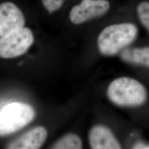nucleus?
I'll list each match as a JSON object with an SVG mask.
<instances>
[{"label":"nucleus","instance_id":"obj_10","mask_svg":"<svg viewBox=\"0 0 149 149\" xmlns=\"http://www.w3.org/2000/svg\"><path fill=\"white\" fill-rule=\"evenodd\" d=\"M82 142L80 137L75 134H68L52 145V149H82Z\"/></svg>","mask_w":149,"mask_h":149},{"label":"nucleus","instance_id":"obj_2","mask_svg":"<svg viewBox=\"0 0 149 149\" xmlns=\"http://www.w3.org/2000/svg\"><path fill=\"white\" fill-rule=\"evenodd\" d=\"M109 99L122 107L142 105L147 98V92L143 85L132 78L122 77L113 80L107 90Z\"/></svg>","mask_w":149,"mask_h":149},{"label":"nucleus","instance_id":"obj_9","mask_svg":"<svg viewBox=\"0 0 149 149\" xmlns=\"http://www.w3.org/2000/svg\"><path fill=\"white\" fill-rule=\"evenodd\" d=\"M120 56L126 62L149 68V47L126 48L120 53Z\"/></svg>","mask_w":149,"mask_h":149},{"label":"nucleus","instance_id":"obj_7","mask_svg":"<svg viewBox=\"0 0 149 149\" xmlns=\"http://www.w3.org/2000/svg\"><path fill=\"white\" fill-rule=\"evenodd\" d=\"M48 132L43 127L33 128L19 138L12 141L7 146V149H39L47 138Z\"/></svg>","mask_w":149,"mask_h":149},{"label":"nucleus","instance_id":"obj_1","mask_svg":"<svg viewBox=\"0 0 149 149\" xmlns=\"http://www.w3.org/2000/svg\"><path fill=\"white\" fill-rule=\"evenodd\" d=\"M138 28L132 22L114 23L105 27L97 38V46L103 55L113 56L135 41L138 35Z\"/></svg>","mask_w":149,"mask_h":149},{"label":"nucleus","instance_id":"obj_8","mask_svg":"<svg viewBox=\"0 0 149 149\" xmlns=\"http://www.w3.org/2000/svg\"><path fill=\"white\" fill-rule=\"evenodd\" d=\"M89 142L93 149H121V146L111 130L106 127L97 125L89 133Z\"/></svg>","mask_w":149,"mask_h":149},{"label":"nucleus","instance_id":"obj_3","mask_svg":"<svg viewBox=\"0 0 149 149\" xmlns=\"http://www.w3.org/2000/svg\"><path fill=\"white\" fill-rule=\"evenodd\" d=\"M36 116L31 106L24 103L13 102L6 104L0 111V135L13 133L27 126Z\"/></svg>","mask_w":149,"mask_h":149},{"label":"nucleus","instance_id":"obj_11","mask_svg":"<svg viewBox=\"0 0 149 149\" xmlns=\"http://www.w3.org/2000/svg\"><path fill=\"white\" fill-rule=\"evenodd\" d=\"M135 13L140 24L149 33V0H143L135 7Z\"/></svg>","mask_w":149,"mask_h":149},{"label":"nucleus","instance_id":"obj_6","mask_svg":"<svg viewBox=\"0 0 149 149\" xmlns=\"http://www.w3.org/2000/svg\"><path fill=\"white\" fill-rule=\"evenodd\" d=\"M26 17L18 5L11 1L0 5V37L25 27Z\"/></svg>","mask_w":149,"mask_h":149},{"label":"nucleus","instance_id":"obj_13","mask_svg":"<svg viewBox=\"0 0 149 149\" xmlns=\"http://www.w3.org/2000/svg\"><path fill=\"white\" fill-rule=\"evenodd\" d=\"M134 149H149V145H145V144H143V143H138V144H136L133 148Z\"/></svg>","mask_w":149,"mask_h":149},{"label":"nucleus","instance_id":"obj_12","mask_svg":"<svg viewBox=\"0 0 149 149\" xmlns=\"http://www.w3.org/2000/svg\"><path fill=\"white\" fill-rule=\"evenodd\" d=\"M45 10L49 13H54L64 5L65 0H41Z\"/></svg>","mask_w":149,"mask_h":149},{"label":"nucleus","instance_id":"obj_4","mask_svg":"<svg viewBox=\"0 0 149 149\" xmlns=\"http://www.w3.org/2000/svg\"><path fill=\"white\" fill-rule=\"evenodd\" d=\"M34 42L32 30L24 27L0 38V56L11 59L26 53Z\"/></svg>","mask_w":149,"mask_h":149},{"label":"nucleus","instance_id":"obj_5","mask_svg":"<svg viewBox=\"0 0 149 149\" xmlns=\"http://www.w3.org/2000/svg\"><path fill=\"white\" fill-rule=\"evenodd\" d=\"M111 7L109 0H81L70 10L69 20L75 25L81 24L106 15Z\"/></svg>","mask_w":149,"mask_h":149}]
</instances>
